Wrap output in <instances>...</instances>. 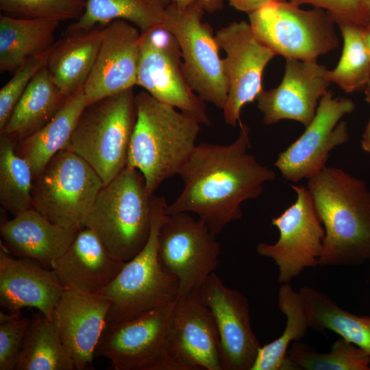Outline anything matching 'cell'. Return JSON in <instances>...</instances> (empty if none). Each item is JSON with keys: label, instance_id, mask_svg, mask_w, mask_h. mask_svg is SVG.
I'll use <instances>...</instances> for the list:
<instances>
[{"label": "cell", "instance_id": "cell-1", "mask_svg": "<svg viewBox=\"0 0 370 370\" xmlns=\"http://www.w3.org/2000/svg\"><path fill=\"white\" fill-rule=\"evenodd\" d=\"M238 138L229 145H196L179 175L184 188L166 205L165 214L193 212L216 236L243 217L241 204L261 195L275 173L248 153L250 129L242 121Z\"/></svg>", "mask_w": 370, "mask_h": 370}, {"label": "cell", "instance_id": "cell-2", "mask_svg": "<svg viewBox=\"0 0 370 370\" xmlns=\"http://www.w3.org/2000/svg\"><path fill=\"white\" fill-rule=\"evenodd\" d=\"M307 189L325 236L320 266H352L370 260V190L362 180L325 166Z\"/></svg>", "mask_w": 370, "mask_h": 370}, {"label": "cell", "instance_id": "cell-3", "mask_svg": "<svg viewBox=\"0 0 370 370\" xmlns=\"http://www.w3.org/2000/svg\"><path fill=\"white\" fill-rule=\"evenodd\" d=\"M136 120L127 165L143 175L153 195L166 179L179 175L196 147L200 123L145 90L135 95Z\"/></svg>", "mask_w": 370, "mask_h": 370}, {"label": "cell", "instance_id": "cell-4", "mask_svg": "<svg viewBox=\"0 0 370 370\" xmlns=\"http://www.w3.org/2000/svg\"><path fill=\"white\" fill-rule=\"evenodd\" d=\"M155 199L143 174L126 166L101 189L84 227L95 232L112 256L127 262L148 241Z\"/></svg>", "mask_w": 370, "mask_h": 370}, {"label": "cell", "instance_id": "cell-5", "mask_svg": "<svg viewBox=\"0 0 370 370\" xmlns=\"http://www.w3.org/2000/svg\"><path fill=\"white\" fill-rule=\"evenodd\" d=\"M136 120L133 88L99 99L84 108L66 148L86 160L106 185L127 165Z\"/></svg>", "mask_w": 370, "mask_h": 370}, {"label": "cell", "instance_id": "cell-6", "mask_svg": "<svg viewBox=\"0 0 370 370\" xmlns=\"http://www.w3.org/2000/svg\"><path fill=\"white\" fill-rule=\"evenodd\" d=\"M166 202L156 196L149 238L143 249L125 262L112 282L99 293L111 302L106 324L138 318L173 303L179 294L177 279L161 268L157 256L158 236Z\"/></svg>", "mask_w": 370, "mask_h": 370}, {"label": "cell", "instance_id": "cell-7", "mask_svg": "<svg viewBox=\"0 0 370 370\" xmlns=\"http://www.w3.org/2000/svg\"><path fill=\"white\" fill-rule=\"evenodd\" d=\"M103 186L86 160L64 148L34 178L33 208L56 225L80 230Z\"/></svg>", "mask_w": 370, "mask_h": 370}, {"label": "cell", "instance_id": "cell-8", "mask_svg": "<svg viewBox=\"0 0 370 370\" xmlns=\"http://www.w3.org/2000/svg\"><path fill=\"white\" fill-rule=\"evenodd\" d=\"M258 39L285 58L317 61L338 45L335 23L323 10L301 9L289 1L275 0L249 14Z\"/></svg>", "mask_w": 370, "mask_h": 370}, {"label": "cell", "instance_id": "cell-9", "mask_svg": "<svg viewBox=\"0 0 370 370\" xmlns=\"http://www.w3.org/2000/svg\"><path fill=\"white\" fill-rule=\"evenodd\" d=\"M173 302L134 319L106 324L95 356L108 359L114 370H184L171 337Z\"/></svg>", "mask_w": 370, "mask_h": 370}, {"label": "cell", "instance_id": "cell-10", "mask_svg": "<svg viewBox=\"0 0 370 370\" xmlns=\"http://www.w3.org/2000/svg\"><path fill=\"white\" fill-rule=\"evenodd\" d=\"M204 12L197 1L184 10L171 3L162 25L178 42L182 71L189 86L205 102L222 110L227 96V80L212 28L203 21Z\"/></svg>", "mask_w": 370, "mask_h": 370}, {"label": "cell", "instance_id": "cell-11", "mask_svg": "<svg viewBox=\"0 0 370 370\" xmlns=\"http://www.w3.org/2000/svg\"><path fill=\"white\" fill-rule=\"evenodd\" d=\"M220 249L216 235L202 219L188 212L165 214L159 229L157 256L162 269L177 279L178 296L197 291L214 272Z\"/></svg>", "mask_w": 370, "mask_h": 370}, {"label": "cell", "instance_id": "cell-12", "mask_svg": "<svg viewBox=\"0 0 370 370\" xmlns=\"http://www.w3.org/2000/svg\"><path fill=\"white\" fill-rule=\"evenodd\" d=\"M136 85L157 100L211 125L205 101L189 86L175 36L162 25L141 34Z\"/></svg>", "mask_w": 370, "mask_h": 370}, {"label": "cell", "instance_id": "cell-13", "mask_svg": "<svg viewBox=\"0 0 370 370\" xmlns=\"http://www.w3.org/2000/svg\"><path fill=\"white\" fill-rule=\"evenodd\" d=\"M291 187L296 200L271 219V225L279 231L278 241L273 244L260 243L256 249L260 256L275 262L282 284H289L306 269L319 265L325 236L307 188Z\"/></svg>", "mask_w": 370, "mask_h": 370}, {"label": "cell", "instance_id": "cell-14", "mask_svg": "<svg viewBox=\"0 0 370 370\" xmlns=\"http://www.w3.org/2000/svg\"><path fill=\"white\" fill-rule=\"evenodd\" d=\"M354 108L352 100L333 97L332 92L328 90L305 131L273 163L282 177L298 182L309 179L326 166L331 151L349 140L347 123L339 121Z\"/></svg>", "mask_w": 370, "mask_h": 370}, {"label": "cell", "instance_id": "cell-15", "mask_svg": "<svg viewBox=\"0 0 370 370\" xmlns=\"http://www.w3.org/2000/svg\"><path fill=\"white\" fill-rule=\"evenodd\" d=\"M215 38L226 55L223 60L228 92L222 108L223 116L227 125L236 127L241 121L242 108L256 100L263 90L264 69L275 54L258 39L245 21L221 28Z\"/></svg>", "mask_w": 370, "mask_h": 370}, {"label": "cell", "instance_id": "cell-16", "mask_svg": "<svg viewBox=\"0 0 370 370\" xmlns=\"http://www.w3.org/2000/svg\"><path fill=\"white\" fill-rule=\"evenodd\" d=\"M197 293L217 324L222 370H251L261 345L251 328L247 297L226 286L214 272Z\"/></svg>", "mask_w": 370, "mask_h": 370}, {"label": "cell", "instance_id": "cell-17", "mask_svg": "<svg viewBox=\"0 0 370 370\" xmlns=\"http://www.w3.org/2000/svg\"><path fill=\"white\" fill-rule=\"evenodd\" d=\"M325 66L317 61L286 58L281 83L269 90H262L256 98L258 108L267 125L281 120H293L307 126L331 82Z\"/></svg>", "mask_w": 370, "mask_h": 370}, {"label": "cell", "instance_id": "cell-18", "mask_svg": "<svg viewBox=\"0 0 370 370\" xmlns=\"http://www.w3.org/2000/svg\"><path fill=\"white\" fill-rule=\"evenodd\" d=\"M141 37L138 28L124 20L103 27L95 64L83 87L87 104L136 85Z\"/></svg>", "mask_w": 370, "mask_h": 370}, {"label": "cell", "instance_id": "cell-19", "mask_svg": "<svg viewBox=\"0 0 370 370\" xmlns=\"http://www.w3.org/2000/svg\"><path fill=\"white\" fill-rule=\"evenodd\" d=\"M171 332L184 370H222L217 324L197 291L180 295L174 301Z\"/></svg>", "mask_w": 370, "mask_h": 370}, {"label": "cell", "instance_id": "cell-20", "mask_svg": "<svg viewBox=\"0 0 370 370\" xmlns=\"http://www.w3.org/2000/svg\"><path fill=\"white\" fill-rule=\"evenodd\" d=\"M110 301L97 293L65 289L52 316L76 370L90 366L106 325Z\"/></svg>", "mask_w": 370, "mask_h": 370}, {"label": "cell", "instance_id": "cell-21", "mask_svg": "<svg viewBox=\"0 0 370 370\" xmlns=\"http://www.w3.org/2000/svg\"><path fill=\"white\" fill-rule=\"evenodd\" d=\"M11 256L1 243L0 305L9 312L36 308L49 319L65 291L55 271Z\"/></svg>", "mask_w": 370, "mask_h": 370}, {"label": "cell", "instance_id": "cell-22", "mask_svg": "<svg viewBox=\"0 0 370 370\" xmlns=\"http://www.w3.org/2000/svg\"><path fill=\"white\" fill-rule=\"evenodd\" d=\"M125 262L110 254L95 232L84 227L51 269L65 289L99 293L115 278Z\"/></svg>", "mask_w": 370, "mask_h": 370}, {"label": "cell", "instance_id": "cell-23", "mask_svg": "<svg viewBox=\"0 0 370 370\" xmlns=\"http://www.w3.org/2000/svg\"><path fill=\"white\" fill-rule=\"evenodd\" d=\"M79 231L56 225L34 208L4 220L0 227L8 251L50 268L68 249Z\"/></svg>", "mask_w": 370, "mask_h": 370}, {"label": "cell", "instance_id": "cell-24", "mask_svg": "<svg viewBox=\"0 0 370 370\" xmlns=\"http://www.w3.org/2000/svg\"><path fill=\"white\" fill-rule=\"evenodd\" d=\"M103 27L68 30L51 48L47 69L60 92L69 97L85 84L95 64Z\"/></svg>", "mask_w": 370, "mask_h": 370}, {"label": "cell", "instance_id": "cell-25", "mask_svg": "<svg viewBox=\"0 0 370 370\" xmlns=\"http://www.w3.org/2000/svg\"><path fill=\"white\" fill-rule=\"evenodd\" d=\"M83 87L69 96L41 129L15 143L16 152L29 163L34 178L56 154L67 146L77 121L87 105Z\"/></svg>", "mask_w": 370, "mask_h": 370}, {"label": "cell", "instance_id": "cell-26", "mask_svg": "<svg viewBox=\"0 0 370 370\" xmlns=\"http://www.w3.org/2000/svg\"><path fill=\"white\" fill-rule=\"evenodd\" d=\"M46 66L34 77L0 134L21 140L41 129L62 107L68 97L51 80Z\"/></svg>", "mask_w": 370, "mask_h": 370}, {"label": "cell", "instance_id": "cell-27", "mask_svg": "<svg viewBox=\"0 0 370 370\" xmlns=\"http://www.w3.org/2000/svg\"><path fill=\"white\" fill-rule=\"evenodd\" d=\"M60 21L0 16V71L14 72L32 57L51 48Z\"/></svg>", "mask_w": 370, "mask_h": 370}, {"label": "cell", "instance_id": "cell-28", "mask_svg": "<svg viewBox=\"0 0 370 370\" xmlns=\"http://www.w3.org/2000/svg\"><path fill=\"white\" fill-rule=\"evenodd\" d=\"M310 328L332 331L370 355V317L341 308L325 293L310 286L299 291Z\"/></svg>", "mask_w": 370, "mask_h": 370}, {"label": "cell", "instance_id": "cell-29", "mask_svg": "<svg viewBox=\"0 0 370 370\" xmlns=\"http://www.w3.org/2000/svg\"><path fill=\"white\" fill-rule=\"evenodd\" d=\"M171 3V0H86L83 14L68 30L90 29L120 19L144 34L162 25Z\"/></svg>", "mask_w": 370, "mask_h": 370}, {"label": "cell", "instance_id": "cell-30", "mask_svg": "<svg viewBox=\"0 0 370 370\" xmlns=\"http://www.w3.org/2000/svg\"><path fill=\"white\" fill-rule=\"evenodd\" d=\"M16 370H75L53 319L38 312L30 318Z\"/></svg>", "mask_w": 370, "mask_h": 370}, {"label": "cell", "instance_id": "cell-31", "mask_svg": "<svg viewBox=\"0 0 370 370\" xmlns=\"http://www.w3.org/2000/svg\"><path fill=\"white\" fill-rule=\"evenodd\" d=\"M278 308L286 316L282 334L276 339L260 347L251 370L295 369L287 359L292 341L298 342L310 328L299 291L289 284H282L278 291Z\"/></svg>", "mask_w": 370, "mask_h": 370}, {"label": "cell", "instance_id": "cell-32", "mask_svg": "<svg viewBox=\"0 0 370 370\" xmlns=\"http://www.w3.org/2000/svg\"><path fill=\"white\" fill-rule=\"evenodd\" d=\"M15 143L0 136V203L14 215L33 208L34 175L25 159L15 151Z\"/></svg>", "mask_w": 370, "mask_h": 370}, {"label": "cell", "instance_id": "cell-33", "mask_svg": "<svg viewBox=\"0 0 370 370\" xmlns=\"http://www.w3.org/2000/svg\"><path fill=\"white\" fill-rule=\"evenodd\" d=\"M343 47L337 66L328 71L331 82L345 92H353L366 87L370 80V55L364 39L365 27L353 24L338 25Z\"/></svg>", "mask_w": 370, "mask_h": 370}, {"label": "cell", "instance_id": "cell-34", "mask_svg": "<svg viewBox=\"0 0 370 370\" xmlns=\"http://www.w3.org/2000/svg\"><path fill=\"white\" fill-rule=\"evenodd\" d=\"M287 359L295 367L306 370H369L370 355L340 337L328 353H319L299 342L293 343Z\"/></svg>", "mask_w": 370, "mask_h": 370}, {"label": "cell", "instance_id": "cell-35", "mask_svg": "<svg viewBox=\"0 0 370 370\" xmlns=\"http://www.w3.org/2000/svg\"><path fill=\"white\" fill-rule=\"evenodd\" d=\"M85 6L86 0H0L3 14L60 22L77 21L83 14Z\"/></svg>", "mask_w": 370, "mask_h": 370}, {"label": "cell", "instance_id": "cell-36", "mask_svg": "<svg viewBox=\"0 0 370 370\" xmlns=\"http://www.w3.org/2000/svg\"><path fill=\"white\" fill-rule=\"evenodd\" d=\"M51 48L24 62L0 90V132L34 77L47 65Z\"/></svg>", "mask_w": 370, "mask_h": 370}, {"label": "cell", "instance_id": "cell-37", "mask_svg": "<svg viewBox=\"0 0 370 370\" xmlns=\"http://www.w3.org/2000/svg\"><path fill=\"white\" fill-rule=\"evenodd\" d=\"M30 319L0 312V370H15Z\"/></svg>", "mask_w": 370, "mask_h": 370}, {"label": "cell", "instance_id": "cell-38", "mask_svg": "<svg viewBox=\"0 0 370 370\" xmlns=\"http://www.w3.org/2000/svg\"><path fill=\"white\" fill-rule=\"evenodd\" d=\"M288 1L299 6L308 4L325 10L337 25L349 23L366 28L369 24V16L362 0Z\"/></svg>", "mask_w": 370, "mask_h": 370}, {"label": "cell", "instance_id": "cell-39", "mask_svg": "<svg viewBox=\"0 0 370 370\" xmlns=\"http://www.w3.org/2000/svg\"><path fill=\"white\" fill-rule=\"evenodd\" d=\"M195 1H197L204 11L210 14L220 11L223 7V0H171V3L180 10H184Z\"/></svg>", "mask_w": 370, "mask_h": 370}, {"label": "cell", "instance_id": "cell-40", "mask_svg": "<svg viewBox=\"0 0 370 370\" xmlns=\"http://www.w3.org/2000/svg\"><path fill=\"white\" fill-rule=\"evenodd\" d=\"M273 1L275 0H227L232 8L248 14Z\"/></svg>", "mask_w": 370, "mask_h": 370}, {"label": "cell", "instance_id": "cell-41", "mask_svg": "<svg viewBox=\"0 0 370 370\" xmlns=\"http://www.w3.org/2000/svg\"><path fill=\"white\" fill-rule=\"evenodd\" d=\"M361 147L365 151L370 153V119L362 136Z\"/></svg>", "mask_w": 370, "mask_h": 370}, {"label": "cell", "instance_id": "cell-42", "mask_svg": "<svg viewBox=\"0 0 370 370\" xmlns=\"http://www.w3.org/2000/svg\"><path fill=\"white\" fill-rule=\"evenodd\" d=\"M364 39L370 55V28L364 29Z\"/></svg>", "mask_w": 370, "mask_h": 370}, {"label": "cell", "instance_id": "cell-43", "mask_svg": "<svg viewBox=\"0 0 370 370\" xmlns=\"http://www.w3.org/2000/svg\"><path fill=\"white\" fill-rule=\"evenodd\" d=\"M362 2L369 16V24L366 28H370V0H362Z\"/></svg>", "mask_w": 370, "mask_h": 370}, {"label": "cell", "instance_id": "cell-44", "mask_svg": "<svg viewBox=\"0 0 370 370\" xmlns=\"http://www.w3.org/2000/svg\"><path fill=\"white\" fill-rule=\"evenodd\" d=\"M365 99L370 104V80L365 88Z\"/></svg>", "mask_w": 370, "mask_h": 370}, {"label": "cell", "instance_id": "cell-45", "mask_svg": "<svg viewBox=\"0 0 370 370\" xmlns=\"http://www.w3.org/2000/svg\"><path fill=\"white\" fill-rule=\"evenodd\" d=\"M278 1H286V0H278Z\"/></svg>", "mask_w": 370, "mask_h": 370}]
</instances>
